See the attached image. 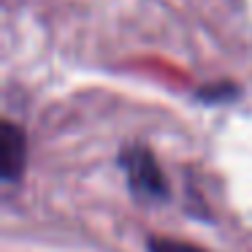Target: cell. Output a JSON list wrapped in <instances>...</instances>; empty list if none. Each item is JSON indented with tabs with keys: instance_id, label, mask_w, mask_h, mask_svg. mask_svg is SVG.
Masks as SVG:
<instances>
[{
	"instance_id": "cell-1",
	"label": "cell",
	"mask_w": 252,
	"mask_h": 252,
	"mask_svg": "<svg viewBox=\"0 0 252 252\" xmlns=\"http://www.w3.org/2000/svg\"><path fill=\"white\" fill-rule=\"evenodd\" d=\"M120 165L127 176V187L133 195L141 201H163L168 195V182H165L163 168L158 165V158L147 147H127L120 158Z\"/></svg>"
},
{
	"instance_id": "cell-3",
	"label": "cell",
	"mask_w": 252,
	"mask_h": 252,
	"mask_svg": "<svg viewBox=\"0 0 252 252\" xmlns=\"http://www.w3.org/2000/svg\"><path fill=\"white\" fill-rule=\"evenodd\" d=\"M149 250L152 252H203L192 244H185V241H174V239H152L149 241Z\"/></svg>"
},
{
	"instance_id": "cell-2",
	"label": "cell",
	"mask_w": 252,
	"mask_h": 252,
	"mask_svg": "<svg viewBox=\"0 0 252 252\" xmlns=\"http://www.w3.org/2000/svg\"><path fill=\"white\" fill-rule=\"evenodd\" d=\"M25 163H28V138H25V130L6 120L0 125V176H3V182L14 185V182L22 179Z\"/></svg>"
}]
</instances>
